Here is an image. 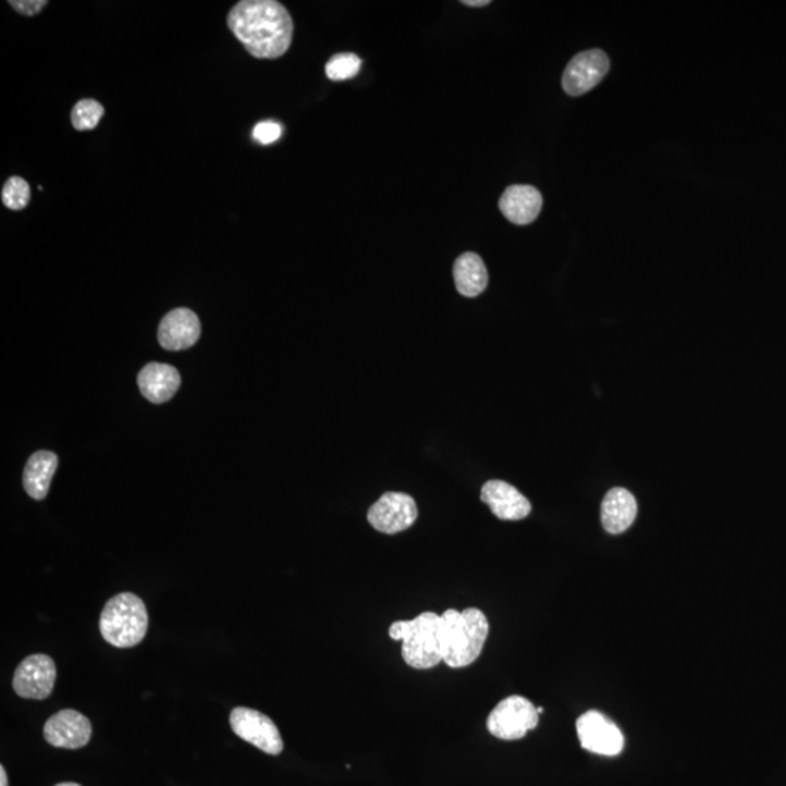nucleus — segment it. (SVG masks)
<instances>
[{"instance_id": "obj_23", "label": "nucleus", "mask_w": 786, "mask_h": 786, "mask_svg": "<svg viewBox=\"0 0 786 786\" xmlns=\"http://www.w3.org/2000/svg\"><path fill=\"white\" fill-rule=\"evenodd\" d=\"M10 5L14 8L15 11H19L20 14L34 16L40 14V12L45 10L47 2L46 0H27V2H23V0H20V2L11 0Z\"/></svg>"}, {"instance_id": "obj_4", "label": "nucleus", "mask_w": 786, "mask_h": 786, "mask_svg": "<svg viewBox=\"0 0 786 786\" xmlns=\"http://www.w3.org/2000/svg\"><path fill=\"white\" fill-rule=\"evenodd\" d=\"M148 626L144 600L128 591L108 600L99 619L102 638L116 648L136 647L144 641Z\"/></svg>"}, {"instance_id": "obj_20", "label": "nucleus", "mask_w": 786, "mask_h": 786, "mask_svg": "<svg viewBox=\"0 0 786 786\" xmlns=\"http://www.w3.org/2000/svg\"><path fill=\"white\" fill-rule=\"evenodd\" d=\"M361 60L353 53H340L327 63L326 73L331 81L340 82L352 79L360 72Z\"/></svg>"}, {"instance_id": "obj_7", "label": "nucleus", "mask_w": 786, "mask_h": 786, "mask_svg": "<svg viewBox=\"0 0 786 786\" xmlns=\"http://www.w3.org/2000/svg\"><path fill=\"white\" fill-rule=\"evenodd\" d=\"M418 517L416 501L404 492H386L369 508L367 520L379 532L395 535L412 528Z\"/></svg>"}, {"instance_id": "obj_13", "label": "nucleus", "mask_w": 786, "mask_h": 786, "mask_svg": "<svg viewBox=\"0 0 786 786\" xmlns=\"http://www.w3.org/2000/svg\"><path fill=\"white\" fill-rule=\"evenodd\" d=\"M481 500L500 520H523L532 512V504L517 488L499 479L482 487Z\"/></svg>"}, {"instance_id": "obj_3", "label": "nucleus", "mask_w": 786, "mask_h": 786, "mask_svg": "<svg viewBox=\"0 0 786 786\" xmlns=\"http://www.w3.org/2000/svg\"><path fill=\"white\" fill-rule=\"evenodd\" d=\"M442 629V615L425 612L416 619L392 624L389 637L403 642V659L409 667L426 671L443 662Z\"/></svg>"}, {"instance_id": "obj_14", "label": "nucleus", "mask_w": 786, "mask_h": 786, "mask_svg": "<svg viewBox=\"0 0 786 786\" xmlns=\"http://www.w3.org/2000/svg\"><path fill=\"white\" fill-rule=\"evenodd\" d=\"M542 206V194L532 185H512L500 198L501 213L518 226L533 223L541 214Z\"/></svg>"}, {"instance_id": "obj_8", "label": "nucleus", "mask_w": 786, "mask_h": 786, "mask_svg": "<svg viewBox=\"0 0 786 786\" xmlns=\"http://www.w3.org/2000/svg\"><path fill=\"white\" fill-rule=\"evenodd\" d=\"M56 677L58 671L53 659L47 654H33L16 667L12 685L21 698L45 701L53 693Z\"/></svg>"}, {"instance_id": "obj_26", "label": "nucleus", "mask_w": 786, "mask_h": 786, "mask_svg": "<svg viewBox=\"0 0 786 786\" xmlns=\"http://www.w3.org/2000/svg\"><path fill=\"white\" fill-rule=\"evenodd\" d=\"M56 786H82V785L75 784V782H63V784H58Z\"/></svg>"}, {"instance_id": "obj_10", "label": "nucleus", "mask_w": 786, "mask_h": 786, "mask_svg": "<svg viewBox=\"0 0 786 786\" xmlns=\"http://www.w3.org/2000/svg\"><path fill=\"white\" fill-rule=\"evenodd\" d=\"M609 64V58L602 50H587L574 56L563 75L565 93L569 97L589 93L607 75Z\"/></svg>"}, {"instance_id": "obj_2", "label": "nucleus", "mask_w": 786, "mask_h": 786, "mask_svg": "<svg viewBox=\"0 0 786 786\" xmlns=\"http://www.w3.org/2000/svg\"><path fill=\"white\" fill-rule=\"evenodd\" d=\"M443 662L452 668L470 666L477 662L486 646L490 624L479 609L464 612L449 609L442 615Z\"/></svg>"}, {"instance_id": "obj_24", "label": "nucleus", "mask_w": 786, "mask_h": 786, "mask_svg": "<svg viewBox=\"0 0 786 786\" xmlns=\"http://www.w3.org/2000/svg\"><path fill=\"white\" fill-rule=\"evenodd\" d=\"M465 7H475V8H481L490 5V0H464Z\"/></svg>"}, {"instance_id": "obj_22", "label": "nucleus", "mask_w": 786, "mask_h": 786, "mask_svg": "<svg viewBox=\"0 0 786 786\" xmlns=\"http://www.w3.org/2000/svg\"><path fill=\"white\" fill-rule=\"evenodd\" d=\"M282 133L283 128L279 123H274V121H262V123L255 125L253 136L258 144L271 145L282 137Z\"/></svg>"}, {"instance_id": "obj_21", "label": "nucleus", "mask_w": 786, "mask_h": 786, "mask_svg": "<svg viewBox=\"0 0 786 786\" xmlns=\"http://www.w3.org/2000/svg\"><path fill=\"white\" fill-rule=\"evenodd\" d=\"M29 200H32V188H29L27 181L20 179V176H12L3 185L2 201L8 209L23 210L28 206Z\"/></svg>"}, {"instance_id": "obj_19", "label": "nucleus", "mask_w": 786, "mask_h": 786, "mask_svg": "<svg viewBox=\"0 0 786 786\" xmlns=\"http://www.w3.org/2000/svg\"><path fill=\"white\" fill-rule=\"evenodd\" d=\"M103 115V107L95 99H82L72 111L73 127L88 132L97 127Z\"/></svg>"}, {"instance_id": "obj_12", "label": "nucleus", "mask_w": 786, "mask_h": 786, "mask_svg": "<svg viewBox=\"0 0 786 786\" xmlns=\"http://www.w3.org/2000/svg\"><path fill=\"white\" fill-rule=\"evenodd\" d=\"M201 335V323L197 315L187 308L171 310L162 319L158 330V340L170 352L187 349L197 343Z\"/></svg>"}, {"instance_id": "obj_9", "label": "nucleus", "mask_w": 786, "mask_h": 786, "mask_svg": "<svg viewBox=\"0 0 786 786\" xmlns=\"http://www.w3.org/2000/svg\"><path fill=\"white\" fill-rule=\"evenodd\" d=\"M577 734L582 749L591 753L617 756L624 750V734L616 724L598 711L586 712L578 719Z\"/></svg>"}, {"instance_id": "obj_25", "label": "nucleus", "mask_w": 786, "mask_h": 786, "mask_svg": "<svg viewBox=\"0 0 786 786\" xmlns=\"http://www.w3.org/2000/svg\"><path fill=\"white\" fill-rule=\"evenodd\" d=\"M0 786H8V775L3 766H0Z\"/></svg>"}, {"instance_id": "obj_11", "label": "nucleus", "mask_w": 786, "mask_h": 786, "mask_svg": "<svg viewBox=\"0 0 786 786\" xmlns=\"http://www.w3.org/2000/svg\"><path fill=\"white\" fill-rule=\"evenodd\" d=\"M93 737V725L84 714L75 710H62L50 716L45 725V738L59 749H82Z\"/></svg>"}, {"instance_id": "obj_16", "label": "nucleus", "mask_w": 786, "mask_h": 786, "mask_svg": "<svg viewBox=\"0 0 786 786\" xmlns=\"http://www.w3.org/2000/svg\"><path fill=\"white\" fill-rule=\"evenodd\" d=\"M638 504L625 488H612L603 499L602 525L611 535L624 533L637 518Z\"/></svg>"}, {"instance_id": "obj_6", "label": "nucleus", "mask_w": 786, "mask_h": 786, "mask_svg": "<svg viewBox=\"0 0 786 786\" xmlns=\"http://www.w3.org/2000/svg\"><path fill=\"white\" fill-rule=\"evenodd\" d=\"M231 727L237 737L267 754L278 756L283 751L278 725L262 712L237 707L231 712Z\"/></svg>"}, {"instance_id": "obj_17", "label": "nucleus", "mask_w": 786, "mask_h": 786, "mask_svg": "<svg viewBox=\"0 0 786 786\" xmlns=\"http://www.w3.org/2000/svg\"><path fill=\"white\" fill-rule=\"evenodd\" d=\"M457 292L465 297H477L486 292L488 271L482 258L475 253L462 254L453 267Z\"/></svg>"}, {"instance_id": "obj_18", "label": "nucleus", "mask_w": 786, "mask_h": 786, "mask_svg": "<svg viewBox=\"0 0 786 786\" xmlns=\"http://www.w3.org/2000/svg\"><path fill=\"white\" fill-rule=\"evenodd\" d=\"M56 469H58V456L53 452L40 451L29 457L24 470V488L32 499H46Z\"/></svg>"}, {"instance_id": "obj_5", "label": "nucleus", "mask_w": 786, "mask_h": 786, "mask_svg": "<svg viewBox=\"0 0 786 786\" xmlns=\"http://www.w3.org/2000/svg\"><path fill=\"white\" fill-rule=\"evenodd\" d=\"M538 708L528 699L518 697L505 698L488 716V732L501 740H520L530 729L538 727Z\"/></svg>"}, {"instance_id": "obj_15", "label": "nucleus", "mask_w": 786, "mask_h": 786, "mask_svg": "<svg viewBox=\"0 0 786 786\" xmlns=\"http://www.w3.org/2000/svg\"><path fill=\"white\" fill-rule=\"evenodd\" d=\"M142 395L153 404L170 401L181 386V376L175 367L163 363H149L137 376Z\"/></svg>"}, {"instance_id": "obj_1", "label": "nucleus", "mask_w": 786, "mask_h": 786, "mask_svg": "<svg viewBox=\"0 0 786 786\" xmlns=\"http://www.w3.org/2000/svg\"><path fill=\"white\" fill-rule=\"evenodd\" d=\"M229 28L257 59L282 58L292 45L293 21L275 0H244L229 12Z\"/></svg>"}]
</instances>
